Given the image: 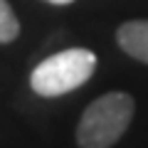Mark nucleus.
<instances>
[{"label":"nucleus","mask_w":148,"mask_h":148,"mask_svg":"<svg viewBox=\"0 0 148 148\" xmlns=\"http://www.w3.org/2000/svg\"><path fill=\"white\" fill-rule=\"evenodd\" d=\"M136 101L126 91H109L94 99L84 109L77 123V146L79 148H111L121 141L133 121Z\"/></svg>","instance_id":"f257e3e1"},{"label":"nucleus","mask_w":148,"mask_h":148,"mask_svg":"<svg viewBox=\"0 0 148 148\" xmlns=\"http://www.w3.org/2000/svg\"><path fill=\"white\" fill-rule=\"evenodd\" d=\"M96 69V54L86 47H69L42 59L30 74V86L40 96H62L79 89L91 79Z\"/></svg>","instance_id":"f03ea898"},{"label":"nucleus","mask_w":148,"mask_h":148,"mask_svg":"<svg viewBox=\"0 0 148 148\" xmlns=\"http://www.w3.org/2000/svg\"><path fill=\"white\" fill-rule=\"evenodd\" d=\"M116 45L136 62L148 64V20H128L116 27Z\"/></svg>","instance_id":"7ed1b4c3"},{"label":"nucleus","mask_w":148,"mask_h":148,"mask_svg":"<svg viewBox=\"0 0 148 148\" xmlns=\"http://www.w3.org/2000/svg\"><path fill=\"white\" fill-rule=\"evenodd\" d=\"M20 35V20L8 0H0V45H8Z\"/></svg>","instance_id":"20e7f679"},{"label":"nucleus","mask_w":148,"mask_h":148,"mask_svg":"<svg viewBox=\"0 0 148 148\" xmlns=\"http://www.w3.org/2000/svg\"><path fill=\"white\" fill-rule=\"evenodd\" d=\"M45 3H49V5H69L74 0H45Z\"/></svg>","instance_id":"39448f33"}]
</instances>
